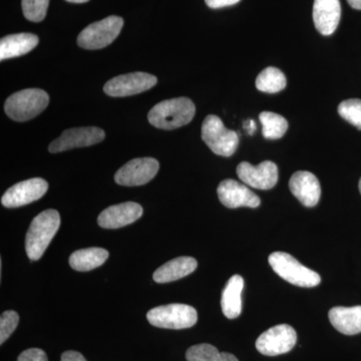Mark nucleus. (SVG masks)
Listing matches in <instances>:
<instances>
[{"instance_id":"nucleus-1","label":"nucleus","mask_w":361,"mask_h":361,"mask_svg":"<svg viewBox=\"0 0 361 361\" xmlns=\"http://www.w3.org/2000/svg\"><path fill=\"white\" fill-rule=\"evenodd\" d=\"M196 106L188 97H176L157 104L149 111L148 120L154 127L174 130L186 126L193 120Z\"/></svg>"},{"instance_id":"nucleus-2","label":"nucleus","mask_w":361,"mask_h":361,"mask_svg":"<svg viewBox=\"0 0 361 361\" xmlns=\"http://www.w3.org/2000/svg\"><path fill=\"white\" fill-rule=\"evenodd\" d=\"M59 226L61 216L54 209L44 211L32 220L25 238L26 254L30 260L37 261L42 257Z\"/></svg>"},{"instance_id":"nucleus-3","label":"nucleus","mask_w":361,"mask_h":361,"mask_svg":"<svg viewBox=\"0 0 361 361\" xmlns=\"http://www.w3.org/2000/svg\"><path fill=\"white\" fill-rule=\"evenodd\" d=\"M49 103V94L44 90L26 89L7 97L4 111L11 120L26 122L39 116Z\"/></svg>"},{"instance_id":"nucleus-4","label":"nucleus","mask_w":361,"mask_h":361,"mask_svg":"<svg viewBox=\"0 0 361 361\" xmlns=\"http://www.w3.org/2000/svg\"><path fill=\"white\" fill-rule=\"evenodd\" d=\"M268 261L278 276L295 286L312 288L322 281L318 273L301 264L290 254L274 252L271 254Z\"/></svg>"},{"instance_id":"nucleus-5","label":"nucleus","mask_w":361,"mask_h":361,"mask_svg":"<svg viewBox=\"0 0 361 361\" xmlns=\"http://www.w3.org/2000/svg\"><path fill=\"white\" fill-rule=\"evenodd\" d=\"M147 319L159 329H185L196 324L198 313L187 304L173 303L149 310L147 313Z\"/></svg>"},{"instance_id":"nucleus-6","label":"nucleus","mask_w":361,"mask_h":361,"mask_svg":"<svg viewBox=\"0 0 361 361\" xmlns=\"http://www.w3.org/2000/svg\"><path fill=\"white\" fill-rule=\"evenodd\" d=\"M202 139L214 154L231 157L239 145V135L228 130L217 116H207L202 125Z\"/></svg>"},{"instance_id":"nucleus-7","label":"nucleus","mask_w":361,"mask_h":361,"mask_svg":"<svg viewBox=\"0 0 361 361\" xmlns=\"http://www.w3.org/2000/svg\"><path fill=\"white\" fill-rule=\"evenodd\" d=\"M123 20L120 16H111L97 21L85 28L78 35V44L85 49H101L108 47L120 35Z\"/></svg>"},{"instance_id":"nucleus-8","label":"nucleus","mask_w":361,"mask_h":361,"mask_svg":"<svg viewBox=\"0 0 361 361\" xmlns=\"http://www.w3.org/2000/svg\"><path fill=\"white\" fill-rule=\"evenodd\" d=\"M296 341L295 329L288 324H280L261 334L256 341V348L263 355H281L291 351Z\"/></svg>"},{"instance_id":"nucleus-9","label":"nucleus","mask_w":361,"mask_h":361,"mask_svg":"<svg viewBox=\"0 0 361 361\" xmlns=\"http://www.w3.org/2000/svg\"><path fill=\"white\" fill-rule=\"evenodd\" d=\"M157 82L158 78L155 75L137 71L111 78L104 85V92L114 97L134 96L152 89Z\"/></svg>"},{"instance_id":"nucleus-10","label":"nucleus","mask_w":361,"mask_h":361,"mask_svg":"<svg viewBox=\"0 0 361 361\" xmlns=\"http://www.w3.org/2000/svg\"><path fill=\"white\" fill-rule=\"evenodd\" d=\"M159 168L160 165L156 159H134L116 173L115 180L121 186H142L155 178Z\"/></svg>"},{"instance_id":"nucleus-11","label":"nucleus","mask_w":361,"mask_h":361,"mask_svg":"<svg viewBox=\"0 0 361 361\" xmlns=\"http://www.w3.org/2000/svg\"><path fill=\"white\" fill-rule=\"evenodd\" d=\"M106 137L104 130L97 127L73 128L66 130L58 139L51 142L49 151L52 154L61 153L68 149L90 147L103 142Z\"/></svg>"},{"instance_id":"nucleus-12","label":"nucleus","mask_w":361,"mask_h":361,"mask_svg":"<svg viewBox=\"0 0 361 361\" xmlns=\"http://www.w3.org/2000/svg\"><path fill=\"white\" fill-rule=\"evenodd\" d=\"M49 190V183L42 178L23 180L9 188L1 198L6 208H18L39 200Z\"/></svg>"},{"instance_id":"nucleus-13","label":"nucleus","mask_w":361,"mask_h":361,"mask_svg":"<svg viewBox=\"0 0 361 361\" xmlns=\"http://www.w3.org/2000/svg\"><path fill=\"white\" fill-rule=\"evenodd\" d=\"M237 175L242 182L255 189L270 190L278 182V168L273 161H265L253 166L242 161L237 167Z\"/></svg>"},{"instance_id":"nucleus-14","label":"nucleus","mask_w":361,"mask_h":361,"mask_svg":"<svg viewBox=\"0 0 361 361\" xmlns=\"http://www.w3.org/2000/svg\"><path fill=\"white\" fill-rule=\"evenodd\" d=\"M221 203L230 209L239 207L257 208L260 205V198L254 194L245 185L240 184L234 180H225L220 183L217 189Z\"/></svg>"},{"instance_id":"nucleus-15","label":"nucleus","mask_w":361,"mask_h":361,"mask_svg":"<svg viewBox=\"0 0 361 361\" xmlns=\"http://www.w3.org/2000/svg\"><path fill=\"white\" fill-rule=\"evenodd\" d=\"M142 215V208L135 202H126L108 207L99 214L97 223L104 229H118L132 224Z\"/></svg>"},{"instance_id":"nucleus-16","label":"nucleus","mask_w":361,"mask_h":361,"mask_svg":"<svg viewBox=\"0 0 361 361\" xmlns=\"http://www.w3.org/2000/svg\"><path fill=\"white\" fill-rule=\"evenodd\" d=\"M289 189L299 202L308 208L317 205L322 195L319 180L312 173L306 171H299L292 175Z\"/></svg>"},{"instance_id":"nucleus-17","label":"nucleus","mask_w":361,"mask_h":361,"mask_svg":"<svg viewBox=\"0 0 361 361\" xmlns=\"http://www.w3.org/2000/svg\"><path fill=\"white\" fill-rule=\"evenodd\" d=\"M341 18L339 0H314L313 21L316 30L322 35H331L336 32Z\"/></svg>"},{"instance_id":"nucleus-18","label":"nucleus","mask_w":361,"mask_h":361,"mask_svg":"<svg viewBox=\"0 0 361 361\" xmlns=\"http://www.w3.org/2000/svg\"><path fill=\"white\" fill-rule=\"evenodd\" d=\"M198 267L196 259L192 257H178L161 265L154 273L153 278L157 283H169L177 281L193 273Z\"/></svg>"},{"instance_id":"nucleus-19","label":"nucleus","mask_w":361,"mask_h":361,"mask_svg":"<svg viewBox=\"0 0 361 361\" xmlns=\"http://www.w3.org/2000/svg\"><path fill=\"white\" fill-rule=\"evenodd\" d=\"M329 317L334 329L345 336H355L361 332V306L332 308Z\"/></svg>"},{"instance_id":"nucleus-20","label":"nucleus","mask_w":361,"mask_h":361,"mask_svg":"<svg viewBox=\"0 0 361 361\" xmlns=\"http://www.w3.org/2000/svg\"><path fill=\"white\" fill-rule=\"evenodd\" d=\"M39 44V37L32 33H18L7 35L0 40V59L18 58L25 56Z\"/></svg>"},{"instance_id":"nucleus-21","label":"nucleus","mask_w":361,"mask_h":361,"mask_svg":"<svg viewBox=\"0 0 361 361\" xmlns=\"http://www.w3.org/2000/svg\"><path fill=\"white\" fill-rule=\"evenodd\" d=\"M244 279L240 275H234L228 280L221 298V307L226 317L235 319L242 312V291Z\"/></svg>"},{"instance_id":"nucleus-22","label":"nucleus","mask_w":361,"mask_h":361,"mask_svg":"<svg viewBox=\"0 0 361 361\" xmlns=\"http://www.w3.org/2000/svg\"><path fill=\"white\" fill-rule=\"evenodd\" d=\"M108 258L109 252L106 249L92 247L73 252L70 257V265L73 269L87 272L103 265Z\"/></svg>"},{"instance_id":"nucleus-23","label":"nucleus","mask_w":361,"mask_h":361,"mask_svg":"<svg viewBox=\"0 0 361 361\" xmlns=\"http://www.w3.org/2000/svg\"><path fill=\"white\" fill-rule=\"evenodd\" d=\"M287 80L284 73L276 68H265L259 73L256 80V87L260 92L276 94L286 87Z\"/></svg>"},{"instance_id":"nucleus-24","label":"nucleus","mask_w":361,"mask_h":361,"mask_svg":"<svg viewBox=\"0 0 361 361\" xmlns=\"http://www.w3.org/2000/svg\"><path fill=\"white\" fill-rule=\"evenodd\" d=\"M186 358L188 361H239L231 353H219L208 343L197 344L188 349Z\"/></svg>"},{"instance_id":"nucleus-25","label":"nucleus","mask_w":361,"mask_h":361,"mask_svg":"<svg viewBox=\"0 0 361 361\" xmlns=\"http://www.w3.org/2000/svg\"><path fill=\"white\" fill-rule=\"evenodd\" d=\"M262 123V133L265 139L277 140L283 137L288 130V123L283 116L272 111H262L259 116Z\"/></svg>"},{"instance_id":"nucleus-26","label":"nucleus","mask_w":361,"mask_h":361,"mask_svg":"<svg viewBox=\"0 0 361 361\" xmlns=\"http://www.w3.org/2000/svg\"><path fill=\"white\" fill-rule=\"evenodd\" d=\"M49 0H23V14L27 20L32 23H40L47 16Z\"/></svg>"},{"instance_id":"nucleus-27","label":"nucleus","mask_w":361,"mask_h":361,"mask_svg":"<svg viewBox=\"0 0 361 361\" xmlns=\"http://www.w3.org/2000/svg\"><path fill=\"white\" fill-rule=\"evenodd\" d=\"M338 113L341 118L361 130V99H351L342 102L338 106Z\"/></svg>"},{"instance_id":"nucleus-28","label":"nucleus","mask_w":361,"mask_h":361,"mask_svg":"<svg viewBox=\"0 0 361 361\" xmlns=\"http://www.w3.org/2000/svg\"><path fill=\"white\" fill-rule=\"evenodd\" d=\"M20 316L13 310L4 311L0 317V344L9 338L18 327Z\"/></svg>"},{"instance_id":"nucleus-29","label":"nucleus","mask_w":361,"mask_h":361,"mask_svg":"<svg viewBox=\"0 0 361 361\" xmlns=\"http://www.w3.org/2000/svg\"><path fill=\"white\" fill-rule=\"evenodd\" d=\"M16 361H49L42 349L30 348L21 353Z\"/></svg>"},{"instance_id":"nucleus-30","label":"nucleus","mask_w":361,"mask_h":361,"mask_svg":"<svg viewBox=\"0 0 361 361\" xmlns=\"http://www.w3.org/2000/svg\"><path fill=\"white\" fill-rule=\"evenodd\" d=\"M239 1L240 0H205L207 6L214 9L234 6V4H238Z\"/></svg>"},{"instance_id":"nucleus-31","label":"nucleus","mask_w":361,"mask_h":361,"mask_svg":"<svg viewBox=\"0 0 361 361\" xmlns=\"http://www.w3.org/2000/svg\"><path fill=\"white\" fill-rule=\"evenodd\" d=\"M61 361H87L82 353L78 351L68 350L63 353Z\"/></svg>"},{"instance_id":"nucleus-32","label":"nucleus","mask_w":361,"mask_h":361,"mask_svg":"<svg viewBox=\"0 0 361 361\" xmlns=\"http://www.w3.org/2000/svg\"><path fill=\"white\" fill-rule=\"evenodd\" d=\"M244 129L248 132L249 135H253L256 130V123L254 122L253 120L247 121V122H244Z\"/></svg>"},{"instance_id":"nucleus-33","label":"nucleus","mask_w":361,"mask_h":361,"mask_svg":"<svg viewBox=\"0 0 361 361\" xmlns=\"http://www.w3.org/2000/svg\"><path fill=\"white\" fill-rule=\"evenodd\" d=\"M348 2L353 8L361 11V0H348Z\"/></svg>"},{"instance_id":"nucleus-34","label":"nucleus","mask_w":361,"mask_h":361,"mask_svg":"<svg viewBox=\"0 0 361 361\" xmlns=\"http://www.w3.org/2000/svg\"><path fill=\"white\" fill-rule=\"evenodd\" d=\"M66 1L71 2V4H85V2L90 1V0H66Z\"/></svg>"},{"instance_id":"nucleus-35","label":"nucleus","mask_w":361,"mask_h":361,"mask_svg":"<svg viewBox=\"0 0 361 361\" xmlns=\"http://www.w3.org/2000/svg\"><path fill=\"white\" fill-rule=\"evenodd\" d=\"M360 193H361V179L360 180Z\"/></svg>"}]
</instances>
